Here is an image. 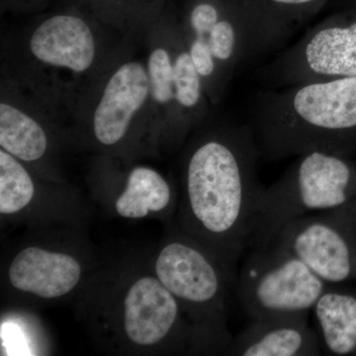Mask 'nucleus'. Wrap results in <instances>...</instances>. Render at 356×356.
<instances>
[{
    "label": "nucleus",
    "mask_w": 356,
    "mask_h": 356,
    "mask_svg": "<svg viewBox=\"0 0 356 356\" xmlns=\"http://www.w3.org/2000/svg\"><path fill=\"white\" fill-rule=\"evenodd\" d=\"M102 22L115 26L153 23L163 14L165 0H83Z\"/></svg>",
    "instance_id": "obj_18"
},
{
    "label": "nucleus",
    "mask_w": 356,
    "mask_h": 356,
    "mask_svg": "<svg viewBox=\"0 0 356 356\" xmlns=\"http://www.w3.org/2000/svg\"><path fill=\"white\" fill-rule=\"evenodd\" d=\"M180 325L179 304L159 278L145 276L133 283L124 299V332L133 343L154 346Z\"/></svg>",
    "instance_id": "obj_11"
},
{
    "label": "nucleus",
    "mask_w": 356,
    "mask_h": 356,
    "mask_svg": "<svg viewBox=\"0 0 356 356\" xmlns=\"http://www.w3.org/2000/svg\"><path fill=\"white\" fill-rule=\"evenodd\" d=\"M93 81L81 98V115L100 146L121 145L136 126L154 117L146 63L120 58Z\"/></svg>",
    "instance_id": "obj_6"
},
{
    "label": "nucleus",
    "mask_w": 356,
    "mask_h": 356,
    "mask_svg": "<svg viewBox=\"0 0 356 356\" xmlns=\"http://www.w3.org/2000/svg\"><path fill=\"white\" fill-rule=\"evenodd\" d=\"M36 113L9 99L2 92L0 102V147L19 161L41 159L48 149L46 129Z\"/></svg>",
    "instance_id": "obj_15"
},
{
    "label": "nucleus",
    "mask_w": 356,
    "mask_h": 356,
    "mask_svg": "<svg viewBox=\"0 0 356 356\" xmlns=\"http://www.w3.org/2000/svg\"><path fill=\"white\" fill-rule=\"evenodd\" d=\"M320 0H259L238 17L245 57L274 46L287 36L309 8Z\"/></svg>",
    "instance_id": "obj_13"
},
{
    "label": "nucleus",
    "mask_w": 356,
    "mask_h": 356,
    "mask_svg": "<svg viewBox=\"0 0 356 356\" xmlns=\"http://www.w3.org/2000/svg\"><path fill=\"white\" fill-rule=\"evenodd\" d=\"M309 314L252 320L232 339L226 353L238 356H317L320 334L309 325Z\"/></svg>",
    "instance_id": "obj_10"
},
{
    "label": "nucleus",
    "mask_w": 356,
    "mask_h": 356,
    "mask_svg": "<svg viewBox=\"0 0 356 356\" xmlns=\"http://www.w3.org/2000/svg\"><path fill=\"white\" fill-rule=\"evenodd\" d=\"M35 194L31 175L13 154L0 151V212L9 215L24 209Z\"/></svg>",
    "instance_id": "obj_19"
},
{
    "label": "nucleus",
    "mask_w": 356,
    "mask_h": 356,
    "mask_svg": "<svg viewBox=\"0 0 356 356\" xmlns=\"http://www.w3.org/2000/svg\"><path fill=\"white\" fill-rule=\"evenodd\" d=\"M102 55L95 20L77 9L46 16L26 40V60L39 79L93 81L103 69Z\"/></svg>",
    "instance_id": "obj_7"
},
{
    "label": "nucleus",
    "mask_w": 356,
    "mask_h": 356,
    "mask_svg": "<svg viewBox=\"0 0 356 356\" xmlns=\"http://www.w3.org/2000/svg\"><path fill=\"white\" fill-rule=\"evenodd\" d=\"M182 26L168 23L163 38L152 46L146 65L154 114L180 125L175 86V53Z\"/></svg>",
    "instance_id": "obj_16"
},
{
    "label": "nucleus",
    "mask_w": 356,
    "mask_h": 356,
    "mask_svg": "<svg viewBox=\"0 0 356 356\" xmlns=\"http://www.w3.org/2000/svg\"><path fill=\"white\" fill-rule=\"evenodd\" d=\"M271 245L295 255L327 284L356 278V200L293 220Z\"/></svg>",
    "instance_id": "obj_8"
},
{
    "label": "nucleus",
    "mask_w": 356,
    "mask_h": 356,
    "mask_svg": "<svg viewBox=\"0 0 356 356\" xmlns=\"http://www.w3.org/2000/svg\"><path fill=\"white\" fill-rule=\"evenodd\" d=\"M170 200L172 189L163 175L153 168L137 166L129 173L127 184L115 208L121 217L136 219L165 210Z\"/></svg>",
    "instance_id": "obj_17"
},
{
    "label": "nucleus",
    "mask_w": 356,
    "mask_h": 356,
    "mask_svg": "<svg viewBox=\"0 0 356 356\" xmlns=\"http://www.w3.org/2000/svg\"><path fill=\"white\" fill-rule=\"evenodd\" d=\"M156 274L178 302L195 312L206 336L226 350L233 339L227 329L224 304L229 273L217 257L191 241H173L159 252Z\"/></svg>",
    "instance_id": "obj_5"
},
{
    "label": "nucleus",
    "mask_w": 356,
    "mask_h": 356,
    "mask_svg": "<svg viewBox=\"0 0 356 356\" xmlns=\"http://www.w3.org/2000/svg\"><path fill=\"white\" fill-rule=\"evenodd\" d=\"M356 175L337 154H301L277 181L264 189L248 248L270 247L285 225L305 215L336 209L353 200Z\"/></svg>",
    "instance_id": "obj_3"
},
{
    "label": "nucleus",
    "mask_w": 356,
    "mask_h": 356,
    "mask_svg": "<svg viewBox=\"0 0 356 356\" xmlns=\"http://www.w3.org/2000/svg\"><path fill=\"white\" fill-rule=\"evenodd\" d=\"M261 76L274 88L356 76V20L318 25Z\"/></svg>",
    "instance_id": "obj_9"
},
{
    "label": "nucleus",
    "mask_w": 356,
    "mask_h": 356,
    "mask_svg": "<svg viewBox=\"0 0 356 356\" xmlns=\"http://www.w3.org/2000/svg\"><path fill=\"white\" fill-rule=\"evenodd\" d=\"M81 276V264L72 255L35 247L21 250L8 271L15 289L46 299L65 296L76 288Z\"/></svg>",
    "instance_id": "obj_12"
},
{
    "label": "nucleus",
    "mask_w": 356,
    "mask_h": 356,
    "mask_svg": "<svg viewBox=\"0 0 356 356\" xmlns=\"http://www.w3.org/2000/svg\"><path fill=\"white\" fill-rule=\"evenodd\" d=\"M248 124L209 129L193 143L184 170V220L227 271L250 245L264 187Z\"/></svg>",
    "instance_id": "obj_1"
},
{
    "label": "nucleus",
    "mask_w": 356,
    "mask_h": 356,
    "mask_svg": "<svg viewBox=\"0 0 356 356\" xmlns=\"http://www.w3.org/2000/svg\"><path fill=\"white\" fill-rule=\"evenodd\" d=\"M330 284L282 248L254 250L238 278V295L250 320L309 314Z\"/></svg>",
    "instance_id": "obj_4"
},
{
    "label": "nucleus",
    "mask_w": 356,
    "mask_h": 356,
    "mask_svg": "<svg viewBox=\"0 0 356 356\" xmlns=\"http://www.w3.org/2000/svg\"><path fill=\"white\" fill-rule=\"evenodd\" d=\"M248 125L264 159L311 152L341 156L356 130V76L261 93Z\"/></svg>",
    "instance_id": "obj_2"
},
{
    "label": "nucleus",
    "mask_w": 356,
    "mask_h": 356,
    "mask_svg": "<svg viewBox=\"0 0 356 356\" xmlns=\"http://www.w3.org/2000/svg\"><path fill=\"white\" fill-rule=\"evenodd\" d=\"M323 348L329 355H356V293L330 285L313 309Z\"/></svg>",
    "instance_id": "obj_14"
}]
</instances>
